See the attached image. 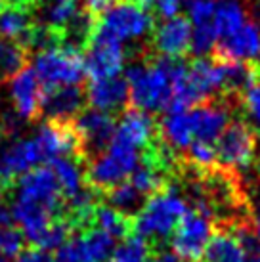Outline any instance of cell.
<instances>
[{"label":"cell","instance_id":"obj_1","mask_svg":"<svg viewBox=\"0 0 260 262\" xmlns=\"http://www.w3.org/2000/svg\"><path fill=\"white\" fill-rule=\"evenodd\" d=\"M14 199L10 205L12 220L21 228L25 239L33 241L61 209L63 193L48 167H36L15 180Z\"/></svg>","mask_w":260,"mask_h":262},{"label":"cell","instance_id":"obj_2","mask_svg":"<svg viewBox=\"0 0 260 262\" xmlns=\"http://www.w3.org/2000/svg\"><path fill=\"white\" fill-rule=\"evenodd\" d=\"M130 103L134 110L155 113L170 107L172 102V59L132 63L126 69Z\"/></svg>","mask_w":260,"mask_h":262},{"label":"cell","instance_id":"obj_3","mask_svg":"<svg viewBox=\"0 0 260 262\" xmlns=\"http://www.w3.org/2000/svg\"><path fill=\"white\" fill-rule=\"evenodd\" d=\"M191 211L188 197L176 188H165L149 195L142 209L132 216V230L145 239L165 241L172 237L176 226Z\"/></svg>","mask_w":260,"mask_h":262},{"label":"cell","instance_id":"obj_4","mask_svg":"<svg viewBox=\"0 0 260 262\" xmlns=\"http://www.w3.org/2000/svg\"><path fill=\"white\" fill-rule=\"evenodd\" d=\"M140 165V149L113 134L109 146L88 161L84 180L98 193L109 191L117 184L128 180Z\"/></svg>","mask_w":260,"mask_h":262},{"label":"cell","instance_id":"obj_5","mask_svg":"<svg viewBox=\"0 0 260 262\" xmlns=\"http://www.w3.org/2000/svg\"><path fill=\"white\" fill-rule=\"evenodd\" d=\"M153 31V17L147 8L119 0L96 15V25L92 37H101L115 40L119 44L144 40Z\"/></svg>","mask_w":260,"mask_h":262},{"label":"cell","instance_id":"obj_6","mask_svg":"<svg viewBox=\"0 0 260 262\" xmlns=\"http://www.w3.org/2000/svg\"><path fill=\"white\" fill-rule=\"evenodd\" d=\"M33 71L46 90L59 86H79L86 77L84 58L80 50L58 44L40 50L33 58Z\"/></svg>","mask_w":260,"mask_h":262},{"label":"cell","instance_id":"obj_7","mask_svg":"<svg viewBox=\"0 0 260 262\" xmlns=\"http://www.w3.org/2000/svg\"><path fill=\"white\" fill-rule=\"evenodd\" d=\"M212 222L205 212L191 209V211L178 222L172 233L174 255L182 260L199 262L205 255V249L212 235Z\"/></svg>","mask_w":260,"mask_h":262},{"label":"cell","instance_id":"obj_8","mask_svg":"<svg viewBox=\"0 0 260 262\" xmlns=\"http://www.w3.org/2000/svg\"><path fill=\"white\" fill-rule=\"evenodd\" d=\"M256 153V134L251 124L235 121L226 126L216 140V157L226 170L247 168Z\"/></svg>","mask_w":260,"mask_h":262},{"label":"cell","instance_id":"obj_9","mask_svg":"<svg viewBox=\"0 0 260 262\" xmlns=\"http://www.w3.org/2000/svg\"><path fill=\"white\" fill-rule=\"evenodd\" d=\"M77 132L80 147V159H92L109 146L115 134V121L109 113L98 110H84L71 121Z\"/></svg>","mask_w":260,"mask_h":262},{"label":"cell","instance_id":"obj_10","mask_svg":"<svg viewBox=\"0 0 260 262\" xmlns=\"http://www.w3.org/2000/svg\"><path fill=\"white\" fill-rule=\"evenodd\" d=\"M42 161L35 138H10L0 147V186L8 188L29 170L36 168Z\"/></svg>","mask_w":260,"mask_h":262},{"label":"cell","instance_id":"obj_11","mask_svg":"<svg viewBox=\"0 0 260 262\" xmlns=\"http://www.w3.org/2000/svg\"><path fill=\"white\" fill-rule=\"evenodd\" d=\"M8 96L14 113L21 121H35L42 113L44 86L33 67H23L8 79Z\"/></svg>","mask_w":260,"mask_h":262},{"label":"cell","instance_id":"obj_12","mask_svg":"<svg viewBox=\"0 0 260 262\" xmlns=\"http://www.w3.org/2000/svg\"><path fill=\"white\" fill-rule=\"evenodd\" d=\"M84 58V69L92 80L119 77L124 69L126 52L123 44L115 40H107L101 37H92L88 42V50L82 56Z\"/></svg>","mask_w":260,"mask_h":262},{"label":"cell","instance_id":"obj_13","mask_svg":"<svg viewBox=\"0 0 260 262\" xmlns=\"http://www.w3.org/2000/svg\"><path fill=\"white\" fill-rule=\"evenodd\" d=\"M42 153V161L52 163L59 157H77L80 159V147L77 132L71 123L48 121L44 123L33 136Z\"/></svg>","mask_w":260,"mask_h":262},{"label":"cell","instance_id":"obj_14","mask_svg":"<svg viewBox=\"0 0 260 262\" xmlns=\"http://www.w3.org/2000/svg\"><path fill=\"white\" fill-rule=\"evenodd\" d=\"M214 58L222 61H260V25L247 21L230 37L220 38L214 48Z\"/></svg>","mask_w":260,"mask_h":262},{"label":"cell","instance_id":"obj_15","mask_svg":"<svg viewBox=\"0 0 260 262\" xmlns=\"http://www.w3.org/2000/svg\"><path fill=\"white\" fill-rule=\"evenodd\" d=\"M151 42L163 58L180 59L191 48V23L188 17H170L155 27Z\"/></svg>","mask_w":260,"mask_h":262},{"label":"cell","instance_id":"obj_16","mask_svg":"<svg viewBox=\"0 0 260 262\" xmlns=\"http://www.w3.org/2000/svg\"><path fill=\"white\" fill-rule=\"evenodd\" d=\"M193 140L214 144L230 124V110L226 103L205 102L189 110Z\"/></svg>","mask_w":260,"mask_h":262},{"label":"cell","instance_id":"obj_17","mask_svg":"<svg viewBox=\"0 0 260 262\" xmlns=\"http://www.w3.org/2000/svg\"><path fill=\"white\" fill-rule=\"evenodd\" d=\"M84 98L92 110L103 111V113L111 115L115 111H121L130 102L128 84L121 77L90 80Z\"/></svg>","mask_w":260,"mask_h":262},{"label":"cell","instance_id":"obj_18","mask_svg":"<svg viewBox=\"0 0 260 262\" xmlns=\"http://www.w3.org/2000/svg\"><path fill=\"white\" fill-rule=\"evenodd\" d=\"M84 100V92L79 86L48 88L42 98V113H46L48 121L71 123L82 111Z\"/></svg>","mask_w":260,"mask_h":262},{"label":"cell","instance_id":"obj_19","mask_svg":"<svg viewBox=\"0 0 260 262\" xmlns=\"http://www.w3.org/2000/svg\"><path fill=\"white\" fill-rule=\"evenodd\" d=\"M155 121L149 113L142 110H128L123 115L121 123L115 126V136L126 140L128 144L140 147H149L155 142Z\"/></svg>","mask_w":260,"mask_h":262},{"label":"cell","instance_id":"obj_20","mask_svg":"<svg viewBox=\"0 0 260 262\" xmlns=\"http://www.w3.org/2000/svg\"><path fill=\"white\" fill-rule=\"evenodd\" d=\"M188 79L197 102L203 103L222 90V69L220 61L212 59H197L188 66Z\"/></svg>","mask_w":260,"mask_h":262},{"label":"cell","instance_id":"obj_21","mask_svg":"<svg viewBox=\"0 0 260 262\" xmlns=\"http://www.w3.org/2000/svg\"><path fill=\"white\" fill-rule=\"evenodd\" d=\"M161 138L172 151H188L193 142L189 110H166L159 126Z\"/></svg>","mask_w":260,"mask_h":262},{"label":"cell","instance_id":"obj_22","mask_svg":"<svg viewBox=\"0 0 260 262\" xmlns=\"http://www.w3.org/2000/svg\"><path fill=\"white\" fill-rule=\"evenodd\" d=\"M33 27L35 25H33L31 10L17 6H4L0 10V38L21 44L25 48V42Z\"/></svg>","mask_w":260,"mask_h":262},{"label":"cell","instance_id":"obj_23","mask_svg":"<svg viewBox=\"0 0 260 262\" xmlns=\"http://www.w3.org/2000/svg\"><path fill=\"white\" fill-rule=\"evenodd\" d=\"M203 256L207 262H245V251L230 228L212 232Z\"/></svg>","mask_w":260,"mask_h":262},{"label":"cell","instance_id":"obj_24","mask_svg":"<svg viewBox=\"0 0 260 262\" xmlns=\"http://www.w3.org/2000/svg\"><path fill=\"white\" fill-rule=\"evenodd\" d=\"M220 61L222 69V90L228 94H243L247 88L260 77V69L256 63L247 61Z\"/></svg>","mask_w":260,"mask_h":262},{"label":"cell","instance_id":"obj_25","mask_svg":"<svg viewBox=\"0 0 260 262\" xmlns=\"http://www.w3.org/2000/svg\"><path fill=\"white\" fill-rule=\"evenodd\" d=\"M142 165H138L136 170L130 174L128 182L134 186V188L142 193V195H155L163 191L166 186V172L165 168L157 165L155 161L147 159V157H142Z\"/></svg>","mask_w":260,"mask_h":262},{"label":"cell","instance_id":"obj_26","mask_svg":"<svg viewBox=\"0 0 260 262\" xmlns=\"http://www.w3.org/2000/svg\"><path fill=\"white\" fill-rule=\"evenodd\" d=\"M79 245L86 262H105L115 251V237L92 226L79 237Z\"/></svg>","mask_w":260,"mask_h":262},{"label":"cell","instance_id":"obj_27","mask_svg":"<svg viewBox=\"0 0 260 262\" xmlns=\"http://www.w3.org/2000/svg\"><path fill=\"white\" fill-rule=\"evenodd\" d=\"M50 165L65 199L84 188V172H82L77 157H59V159L52 161Z\"/></svg>","mask_w":260,"mask_h":262},{"label":"cell","instance_id":"obj_28","mask_svg":"<svg viewBox=\"0 0 260 262\" xmlns=\"http://www.w3.org/2000/svg\"><path fill=\"white\" fill-rule=\"evenodd\" d=\"M92 226L111 233L113 237H128L132 232V216L123 214L121 211L113 209L111 205H98L92 214L90 228Z\"/></svg>","mask_w":260,"mask_h":262},{"label":"cell","instance_id":"obj_29","mask_svg":"<svg viewBox=\"0 0 260 262\" xmlns=\"http://www.w3.org/2000/svg\"><path fill=\"white\" fill-rule=\"evenodd\" d=\"M247 19L245 8L239 4L237 0H222L216 4V15H214V25H216L218 40L224 37H230L239 27H243Z\"/></svg>","mask_w":260,"mask_h":262},{"label":"cell","instance_id":"obj_30","mask_svg":"<svg viewBox=\"0 0 260 262\" xmlns=\"http://www.w3.org/2000/svg\"><path fill=\"white\" fill-rule=\"evenodd\" d=\"M73 230H75V226L69 222V219L58 216V219L52 220L35 239L31 241V245L36 249H42V251H54V249L58 251L61 245H65L67 241L71 239Z\"/></svg>","mask_w":260,"mask_h":262},{"label":"cell","instance_id":"obj_31","mask_svg":"<svg viewBox=\"0 0 260 262\" xmlns=\"http://www.w3.org/2000/svg\"><path fill=\"white\" fill-rule=\"evenodd\" d=\"M105 195L109 199V205L121 211L123 214H128V216H134L140 209H142V193L138 191L128 180L117 184L115 188H111L109 191H105Z\"/></svg>","mask_w":260,"mask_h":262},{"label":"cell","instance_id":"obj_32","mask_svg":"<svg viewBox=\"0 0 260 262\" xmlns=\"http://www.w3.org/2000/svg\"><path fill=\"white\" fill-rule=\"evenodd\" d=\"M79 12L77 0H52L42 12V25H48L56 31H63Z\"/></svg>","mask_w":260,"mask_h":262},{"label":"cell","instance_id":"obj_33","mask_svg":"<svg viewBox=\"0 0 260 262\" xmlns=\"http://www.w3.org/2000/svg\"><path fill=\"white\" fill-rule=\"evenodd\" d=\"M25 59H27V50L21 44L0 38V82L8 80L19 69H23Z\"/></svg>","mask_w":260,"mask_h":262},{"label":"cell","instance_id":"obj_34","mask_svg":"<svg viewBox=\"0 0 260 262\" xmlns=\"http://www.w3.org/2000/svg\"><path fill=\"white\" fill-rule=\"evenodd\" d=\"M149 243L145 237L138 233H130L128 237H124L121 245H117L113 251V262H147L149 260Z\"/></svg>","mask_w":260,"mask_h":262},{"label":"cell","instance_id":"obj_35","mask_svg":"<svg viewBox=\"0 0 260 262\" xmlns=\"http://www.w3.org/2000/svg\"><path fill=\"white\" fill-rule=\"evenodd\" d=\"M218 42L216 25L212 23H203V25H191V48L195 56H207L214 52Z\"/></svg>","mask_w":260,"mask_h":262},{"label":"cell","instance_id":"obj_36","mask_svg":"<svg viewBox=\"0 0 260 262\" xmlns=\"http://www.w3.org/2000/svg\"><path fill=\"white\" fill-rule=\"evenodd\" d=\"M188 157L191 161V165L195 168H201V170H212L214 163L218 161L214 144L201 142V140L191 142V146L188 147Z\"/></svg>","mask_w":260,"mask_h":262},{"label":"cell","instance_id":"obj_37","mask_svg":"<svg viewBox=\"0 0 260 262\" xmlns=\"http://www.w3.org/2000/svg\"><path fill=\"white\" fill-rule=\"evenodd\" d=\"M25 247V235L21 230H17L14 226H0V255L17 256Z\"/></svg>","mask_w":260,"mask_h":262},{"label":"cell","instance_id":"obj_38","mask_svg":"<svg viewBox=\"0 0 260 262\" xmlns=\"http://www.w3.org/2000/svg\"><path fill=\"white\" fill-rule=\"evenodd\" d=\"M214 15H216L214 0H189L188 2V19L191 25L212 23Z\"/></svg>","mask_w":260,"mask_h":262},{"label":"cell","instance_id":"obj_39","mask_svg":"<svg viewBox=\"0 0 260 262\" xmlns=\"http://www.w3.org/2000/svg\"><path fill=\"white\" fill-rule=\"evenodd\" d=\"M243 110L251 123L260 128V77L243 92Z\"/></svg>","mask_w":260,"mask_h":262},{"label":"cell","instance_id":"obj_40","mask_svg":"<svg viewBox=\"0 0 260 262\" xmlns=\"http://www.w3.org/2000/svg\"><path fill=\"white\" fill-rule=\"evenodd\" d=\"M52 262H86L80 251L79 239H69L65 245H61L52 256Z\"/></svg>","mask_w":260,"mask_h":262},{"label":"cell","instance_id":"obj_41","mask_svg":"<svg viewBox=\"0 0 260 262\" xmlns=\"http://www.w3.org/2000/svg\"><path fill=\"white\" fill-rule=\"evenodd\" d=\"M184 0H155V10L163 19H170L180 14Z\"/></svg>","mask_w":260,"mask_h":262},{"label":"cell","instance_id":"obj_42","mask_svg":"<svg viewBox=\"0 0 260 262\" xmlns=\"http://www.w3.org/2000/svg\"><path fill=\"white\" fill-rule=\"evenodd\" d=\"M15 262H52V256L48 251H42V249H25L17 255V260Z\"/></svg>","mask_w":260,"mask_h":262},{"label":"cell","instance_id":"obj_43","mask_svg":"<svg viewBox=\"0 0 260 262\" xmlns=\"http://www.w3.org/2000/svg\"><path fill=\"white\" fill-rule=\"evenodd\" d=\"M12 222V211H10V205L6 203L4 195L0 193V226H8Z\"/></svg>","mask_w":260,"mask_h":262},{"label":"cell","instance_id":"obj_44","mask_svg":"<svg viewBox=\"0 0 260 262\" xmlns=\"http://www.w3.org/2000/svg\"><path fill=\"white\" fill-rule=\"evenodd\" d=\"M147 262H180V258L174 253H159V255L151 256Z\"/></svg>","mask_w":260,"mask_h":262},{"label":"cell","instance_id":"obj_45","mask_svg":"<svg viewBox=\"0 0 260 262\" xmlns=\"http://www.w3.org/2000/svg\"><path fill=\"white\" fill-rule=\"evenodd\" d=\"M253 230H254V233H256V237H258V241H260V207H256L254 209V212H253Z\"/></svg>","mask_w":260,"mask_h":262},{"label":"cell","instance_id":"obj_46","mask_svg":"<svg viewBox=\"0 0 260 262\" xmlns=\"http://www.w3.org/2000/svg\"><path fill=\"white\" fill-rule=\"evenodd\" d=\"M130 2H134V4H138V6L142 8H149L155 4V0H130Z\"/></svg>","mask_w":260,"mask_h":262},{"label":"cell","instance_id":"obj_47","mask_svg":"<svg viewBox=\"0 0 260 262\" xmlns=\"http://www.w3.org/2000/svg\"><path fill=\"white\" fill-rule=\"evenodd\" d=\"M6 124H4V115H0V142L6 138Z\"/></svg>","mask_w":260,"mask_h":262},{"label":"cell","instance_id":"obj_48","mask_svg":"<svg viewBox=\"0 0 260 262\" xmlns=\"http://www.w3.org/2000/svg\"><path fill=\"white\" fill-rule=\"evenodd\" d=\"M115 2H119V0H101V6H103V10L107 6H111V4H115Z\"/></svg>","mask_w":260,"mask_h":262},{"label":"cell","instance_id":"obj_49","mask_svg":"<svg viewBox=\"0 0 260 262\" xmlns=\"http://www.w3.org/2000/svg\"><path fill=\"white\" fill-rule=\"evenodd\" d=\"M0 262H12V260H10V258H8V256L0 255Z\"/></svg>","mask_w":260,"mask_h":262},{"label":"cell","instance_id":"obj_50","mask_svg":"<svg viewBox=\"0 0 260 262\" xmlns=\"http://www.w3.org/2000/svg\"><path fill=\"white\" fill-rule=\"evenodd\" d=\"M256 172H258V176H260V157H258V161H256Z\"/></svg>","mask_w":260,"mask_h":262},{"label":"cell","instance_id":"obj_51","mask_svg":"<svg viewBox=\"0 0 260 262\" xmlns=\"http://www.w3.org/2000/svg\"><path fill=\"white\" fill-rule=\"evenodd\" d=\"M4 6H6V0H0V10H2Z\"/></svg>","mask_w":260,"mask_h":262}]
</instances>
